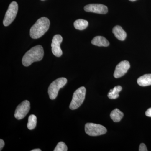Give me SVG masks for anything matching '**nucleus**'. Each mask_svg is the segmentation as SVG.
Instances as JSON below:
<instances>
[{
	"label": "nucleus",
	"mask_w": 151,
	"mask_h": 151,
	"mask_svg": "<svg viewBox=\"0 0 151 151\" xmlns=\"http://www.w3.org/2000/svg\"><path fill=\"white\" fill-rule=\"evenodd\" d=\"M5 145V142L3 140L1 139L0 140V151H1L2 150Z\"/></svg>",
	"instance_id": "obj_20"
},
{
	"label": "nucleus",
	"mask_w": 151,
	"mask_h": 151,
	"mask_svg": "<svg viewBox=\"0 0 151 151\" xmlns=\"http://www.w3.org/2000/svg\"><path fill=\"white\" fill-rule=\"evenodd\" d=\"M129 1H137V0H129Z\"/></svg>",
	"instance_id": "obj_23"
},
{
	"label": "nucleus",
	"mask_w": 151,
	"mask_h": 151,
	"mask_svg": "<svg viewBox=\"0 0 151 151\" xmlns=\"http://www.w3.org/2000/svg\"><path fill=\"white\" fill-rule=\"evenodd\" d=\"M62 41V37L60 35H55L52 40V51L55 56L57 57L61 56L63 54V52L60 47V45Z\"/></svg>",
	"instance_id": "obj_8"
},
{
	"label": "nucleus",
	"mask_w": 151,
	"mask_h": 151,
	"mask_svg": "<svg viewBox=\"0 0 151 151\" xmlns=\"http://www.w3.org/2000/svg\"><path fill=\"white\" fill-rule=\"evenodd\" d=\"M91 43L97 46H108L110 45L109 41L104 37L98 36L95 37L92 39Z\"/></svg>",
	"instance_id": "obj_12"
},
{
	"label": "nucleus",
	"mask_w": 151,
	"mask_h": 151,
	"mask_svg": "<svg viewBox=\"0 0 151 151\" xmlns=\"http://www.w3.org/2000/svg\"><path fill=\"white\" fill-rule=\"evenodd\" d=\"M86 12L99 14H106L108 13V7L101 4H89L84 7Z\"/></svg>",
	"instance_id": "obj_10"
},
{
	"label": "nucleus",
	"mask_w": 151,
	"mask_h": 151,
	"mask_svg": "<svg viewBox=\"0 0 151 151\" xmlns=\"http://www.w3.org/2000/svg\"><path fill=\"white\" fill-rule=\"evenodd\" d=\"M86 93V88L84 86H81L76 90L69 106L70 109L75 110L82 105L85 99Z\"/></svg>",
	"instance_id": "obj_3"
},
{
	"label": "nucleus",
	"mask_w": 151,
	"mask_h": 151,
	"mask_svg": "<svg viewBox=\"0 0 151 151\" xmlns=\"http://www.w3.org/2000/svg\"><path fill=\"white\" fill-rule=\"evenodd\" d=\"M37 117L34 115H30L28 118V122L27 124L28 129L33 130L35 128L37 124Z\"/></svg>",
	"instance_id": "obj_17"
},
{
	"label": "nucleus",
	"mask_w": 151,
	"mask_h": 151,
	"mask_svg": "<svg viewBox=\"0 0 151 151\" xmlns=\"http://www.w3.org/2000/svg\"><path fill=\"white\" fill-rule=\"evenodd\" d=\"M41 1H45V0H41Z\"/></svg>",
	"instance_id": "obj_24"
},
{
	"label": "nucleus",
	"mask_w": 151,
	"mask_h": 151,
	"mask_svg": "<svg viewBox=\"0 0 151 151\" xmlns=\"http://www.w3.org/2000/svg\"><path fill=\"white\" fill-rule=\"evenodd\" d=\"M50 22L45 17L38 19L30 29V36L33 39H38L41 37L48 31Z\"/></svg>",
	"instance_id": "obj_2"
},
{
	"label": "nucleus",
	"mask_w": 151,
	"mask_h": 151,
	"mask_svg": "<svg viewBox=\"0 0 151 151\" xmlns=\"http://www.w3.org/2000/svg\"><path fill=\"white\" fill-rule=\"evenodd\" d=\"M146 116L148 117H151V108H149L145 113Z\"/></svg>",
	"instance_id": "obj_21"
},
{
	"label": "nucleus",
	"mask_w": 151,
	"mask_h": 151,
	"mask_svg": "<svg viewBox=\"0 0 151 151\" xmlns=\"http://www.w3.org/2000/svg\"><path fill=\"white\" fill-rule=\"evenodd\" d=\"M124 113L117 108L113 110L110 114L111 119L115 122H120L124 117Z\"/></svg>",
	"instance_id": "obj_14"
},
{
	"label": "nucleus",
	"mask_w": 151,
	"mask_h": 151,
	"mask_svg": "<svg viewBox=\"0 0 151 151\" xmlns=\"http://www.w3.org/2000/svg\"><path fill=\"white\" fill-rule=\"evenodd\" d=\"M18 11V5L17 3L15 1L12 2L9 6L3 21L4 26H8L14 21L16 17Z\"/></svg>",
	"instance_id": "obj_6"
},
{
	"label": "nucleus",
	"mask_w": 151,
	"mask_h": 151,
	"mask_svg": "<svg viewBox=\"0 0 151 151\" xmlns=\"http://www.w3.org/2000/svg\"><path fill=\"white\" fill-rule=\"evenodd\" d=\"M122 89V87L121 86H115L113 89L110 90L108 94V98L110 99H116L119 97V93Z\"/></svg>",
	"instance_id": "obj_16"
},
{
	"label": "nucleus",
	"mask_w": 151,
	"mask_h": 151,
	"mask_svg": "<svg viewBox=\"0 0 151 151\" xmlns=\"http://www.w3.org/2000/svg\"><path fill=\"white\" fill-rule=\"evenodd\" d=\"M130 64L127 60L121 61L116 66L114 73V77L116 78H120L125 75L129 69Z\"/></svg>",
	"instance_id": "obj_9"
},
{
	"label": "nucleus",
	"mask_w": 151,
	"mask_h": 151,
	"mask_svg": "<svg viewBox=\"0 0 151 151\" xmlns=\"http://www.w3.org/2000/svg\"><path fill=\"white\" fill-rule=\"evenodd\" d=\"M67 146L63 142H60L57 145L56 147L55 148L54 151H67Z\"/></svg>",
	"instance_id": "obj_18"
},
{
	"label": "nucleus",
	"mask_w": 151,
	"mask_h": 151,
	"mask_svg": "<svg viewBox=\"0 0 151 151\" xmlns=\"http://www.w3.org/2000/svg\"><path fill=\"white\" fill-rule=\"evenodd\" d=\"M43 56V47L41 45H37L31 48L24 54L22 59V63L24 66H29L33 63L40 61Z\"/></svg>",
	"instance_id": "obj_1"
},
{
	"label": "nucleus",
	"mask_w": 151,
	"mask_h": 151,
	"mask_svg": "<svg viewBox=\"0 0 151 151\" xmlns=\"http://www.w3.org/2000/svg\"><path fill=\"white\" fill-rule=\"evenodd\" d=\"M31 151H41V150L40 149H36L32 150Z\"/></svg>",
	"instance_id": "obj_22"
},
{
	"label": "nucleus",
	"mask_w": 151,
	"mask_h": 151,
	"mask_svg": "<svg viewBox=\"0 0 151 151\" xmlns=\"http://www.w3.org/2000/svg\"><path fill=\"white\" fill-rule=\"evenodd\" d=\"M113 33L119 40L124 41L127 37V33L120 26L117 25L114 27L113 29Z\"/></svg>",
	"instance_id": "obj_11"
},
{
	"label": "nucleus",
	"mask_w": 151,
	"mask_h": 151,
	"mask_svg": "<svg viewBox=\"0 0 151 151\" xmlns=\"http://www.w3.org/2000/svg\"><path fill=\"white\" fill-rule=\"evenodd\" d=\"M139 151H147V148L146 145L144 143H142L139 146Z\"/></svg>",
	"instance_id": "obj_19"
},
{
	"label": "nucleus",
	"mask_w": 151,
	"mask_h": 151,
	"mask_svg": "<svg viewBox=\"0 0 151 151\" xmlns=\"http://www.w3.org/2000/svg\"><path fill=\"white\" fill-rule=\"evenodd\" d=\"M88 24H89L88 22L83 19H78V20H76L74 22L73 24L76 29L79 30H82L85 29L88 27Z\"/></svg>",
	"instance_id": "obj_15"
},
{
	"label": "nucleus",
	"mask_w": 151,
	"mask_h": 151,
	"mask_svg": "<svg viewBox=\"0 0 151 151\" xmlns=\"http://www.w3.org/2000/svg\"><path fill=\"white\" fill-rule=\"evenodd\" d=\"M67 82L66 78L61 77L57 78L52 82L48 87V93L50 98L54 100L57 97L60 89L63 88Z\"/></svg>",
	"instance_id": "obj_4"
},
{
	"label": "nucleus",
	"mask_w": 151,
	"mask_h": 151,
	"mask_svg": "<svg viewBox=\"0 0 151 151\" xmlns=\"http://www.w3.org/2000/svg\"><path fill=\"white\" fill-rule=\"evenodd\" d=\"M137 83L139 86H146L151 85V74H146L139 77Z\"/></svg>",
	"instance_id": "obj_13"
},
{
	"label": "nucleus",
	"mask_w": 151,
	"mask_h": 151,
	"mask_svg": "<svg viewBox=\"0 0 151 151\" xmlns=\"http://www.w3.org/2000/svg\"><path fill=\"white\" fill-rule=\"evenodd\" d=\"M85 131L89 136L95 137L105 134L107 131L106 128L102 125L89 123L85 125Z\"/></svg>",
	"instance_id": "obj_5"
},
{
	"label": "nucleus",
	"mask_w": 151,
	"mask_h": 151,
	"mask_svg": "<svg viewBox=\"0 0 151 151\" xmlns=\"http://www.w3.org/2000/svg\"><path fill=\"white\" fill-rule=\"evenodd\" d=\"M30 104L28 100L23 101L17 107L15 111L14 117L18 120L24 119L29 112Z\"/></svg>",
	"instance_id": "obj_7"
}]
</instances>
